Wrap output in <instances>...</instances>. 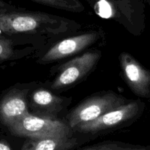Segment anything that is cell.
I'll return each mask as SVG.
<instances>
[{
	"label": "cell",
	"mask_w": 150,
	"mask_h": 150,
	"mask_svg": "<svg viewBox=\"0 0 150 150\" xmlns=\"http://www.w3.org/2000/svg\"><path fill=\"white\" fill-rule=\"evenodd\" d=\"M30 1L53 8L73 12V13H81L84 10V6L79 0H30Z\"/></svg>",
	"instance_id": "obj_13"
},
{
	"label": "cell",
	"mask_w": 150,
	"mask_h": 150,
	"mask_svg": "<svg viewBox=\"0 0 150 150\" xmlns=\"http://www.w3.org/2000/svg\"><path fill=\"white\" fill-rule=\"evenodd\" d=\"M119 59L122 76L132 92L139 98L149 99L150 70L127 52H122Z\"/></svg>",
	"instance_id": "obj_9"
},
{
	"label": "cell",
	"mask_w": 150,
	"mask_h": 150,
	"mask_svg": "<svg viewBox=\"0 0 150 150\" xmlns=\"http://www.w3.org/2000/svg\"><path fill=\"white\" fill-rule=\"evenodd\" d=\"M82 150H150V146L125 143L117 141H104L79 148Z\"/></svg>",
	"instance_id": "obj_12"
},
{
	"label": "cell",
	"mask_w": 150,
	"mask_h": 150,
	"mask_svg": "<svg viewBox=\"0 0 150 150\" xmlns=\"http://www.w3.org/2000/svg\"><path fill=\"white\" fill-rule=\"evenodd\" d=\"M6 129L13 136L24 138L72 136L73 134V130L64 121L40 117L29 111Z\"/></svg>",
	"instance_id": "obj_5"
},
{
	"label": "cell",
	"mask_w": 150,
	"mask_h": 150,
	"mask_svg": "<svg viewBox=\"0 0 150 150\" xmlns=\"http://www.w3.org/2000/svg\"><path fill=\"white\" fill-rule=\"evenodd\" d=\"M147 1H148V3H149V6H150V0H147Z\"/></svg>",
	"instance_id": "obj_17"
},
{
	"label": "cell",
	"mask_w": 150,
	"mask_h": 150,
	"mask_svg": "<svg viewBox=\"0 0 150 150\" xmlns=\"http://www.w3.org/2000/svg\"><path fill=\"white\" fill-rule=\"evenodd\" d=\"M78 28L79 24L65 18L42 12L21 11L0 0V35H57Z\"/></svg>",
	"instance_id": "obj_1"
},
{
	"label": "cell",
	"mask_w": 150,
	"mask_h": 150,
	"mask_svg": "<svg viewBox=\"0 0 150 150\" xmlns=\"http://www.w3.org/2000/svg\"><path fill=\"white\" fill-rule=\"evenodd\" d=\"M87 1H88V2H89V4L92 6V5H93V4L96 2V1H98V0H87Z\"/></svg>",
	"instance_id": "obj_16"
},
{
	"label": "cell",
	"mask_w": 150,
	"mask_h": 150,
	"mask_svg": "<svg viewBox=\"0 0 150 150\" xmlns=\"http://www.w3.org/2000/svg\"><path fill=\"white\" fill-rule=\"evenodd\" d=\"M92 7L98 16L118 22L135 36L144 31L145 5L142 0H98Z\"/></svg>",
	"instance_id": "obj_2"
},
{
	"label": "cell",
	"mask_w": 150,
	"mask_h": 150,
	"mask_svg": "<svg viewBox=\"0 0 150 150\" xmlns=\"http://www.w3.org/2000/svg\"><path fill=\"white\" fill-rule=\"evenodd\" d=\"M101 56L99 50H89L62 64L49 84V89L60 91L77 84L95 68Z\"/></svg>",
	"instance_id": "obj_6"
},
{
	"label": "cell",
	"mask_w": 150,
	"mask_h": 150,
	"mask_svg": "<svg viewBox=\"0 0 150 150\" xmlns=\"http://www.w3.org/2000/svg\"><path fill=\"white\" fill-rule=\"evenodd\" d=\"M17 58L13 40L7 36L0 35V62Z\"/></svg>",
	"instance_id": "obj_14"
},
{
	"label": "cell",
	"mask_w": 150,
	"mask_h": 150,
	"mask_svg": "<svg viewBox=\"0 0 150 150\" xmlns=\"http://www.w3.org/2000/svg\"><path fill=\"white\" fill-rule=\"evenodd\" d=\"M128 100L113 91L97 93L84 99L73 108L66 116L64 121L73 130L77 126L93 121Z\"/></svg>",
	"instance_id": "obj_4"
},
{
	"label": "cell",
	"mask_w": 150,
	"mask_h": 150,
	"mask_svg": "<svg viewBox=\"0 0 150 150\" xmlns=\"http://www.w3.org/2000/svg\"><path fill=\"white\" fill-rule=\"evenodd\" d=\"M26 139L22 150H69L79 145L76 139L72 136H48Z\"/></svg>",
	"instance_id": "obj_11"
},
{
	"label": "cell",
	"mask_w": 150,
	"mask_h": 150,
	"mask_svg": "<svg viewBox=\"0 0 150 150\" xmlns=\"http://www.w3.org/2000/svg\"><path fill=\"white\" fill-rule=\"evenodd\" d=\"M13 147L11 144L4 137H0V150H12Z\"/></svg>",
	"instance_id": "obj_15"
},
{
	"label": "cell",
	"mask_w": 150,
	"mask_h": 150,
	"mask_svg": "<svg viewBox=\"0 0 150 150\" xmlns=\"http://www.w3.org/2000/svg\"><path fill=\"white\" fill-rule=\"evenodd\" d=\"M32 90L29 85L17 84L0 95V126L7 128L29 112L28 96Z\"/></svg>",
	"instance_id": "obj_7"
},
{
	"label": "cell",
	"mask_w": 150,
	"mask_h": 150,
	"mask_svg": "<svg viewBox=\"0 0 150 150\" xmlns=\"http://www.w3.org/2000/svg\"><path fill=\"white\" fill-rule=\"evenodd\" d=\"M145 107L146 105L142 100H129L93 121L77 126L73 129V132L94 134L111 129L127 127L142 117Z\"/></svg>",
	"instance_id": "obj_3"
},
{
	"label": "cell",
	"mask_w": 150,
	"mask_h": 150,
	"mask_svg": "<svg viewBox=\"0 0 150 150\" xmlns=\"http://www.w3.org/2000/svg\"><path fill=\"white\" fill-rule=\"evenodd\" d=\"M100 35L99 32L91 31L62 40L51 47L38 62L42 64H49L73 57L92 46L99 40Z\"/></svg>",
	"instance_id": "obj_8"
},
{
	"label": "cell",
	"mask_w": 150,
	"mask_h": 150,
	"mask_svg": "<svg viewBox=\"0 0 150 150\" xmlns=\"http://www.w3.org/2000/svg\"><path fill=\"white\" fill-rule=\"evenodd\" d=\"M71 98L56 95L52 90L37 87L30 91L28 96L29 111L32 114L51 119L58 116L70 105Z\"/></svg>",
	"instance_id": "obj_10"
}]
</instances>
